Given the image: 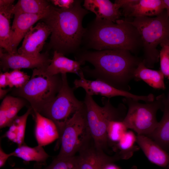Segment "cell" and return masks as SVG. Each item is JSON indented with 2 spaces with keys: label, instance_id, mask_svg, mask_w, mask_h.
I'll use <instances>...</instances> for the list:
<instances>
[{
  "label": "cell",
  "instance_id": "obj_1",
  "mask_svg": "<svg viewBox=\"0 0 169 169\" xmlns=\"http://www.w3.org/2000/svg\"><path fill=\"white\" fill-rule=\"evenodd\" d=\"M124 49L102 50H81L75 60L84 64L87 62L93 66L81 68L85 77L104 81L119 90L128 91L129 83L134 79L135 70L142 60Z\"/></svg>",
  "mask_w": 169,
  "mask_h": 169
},
{
  "label": "cell",
  "instance_id": "obj_2",
  "mask_svg": "<svg viewBox=\"0 0 169 169\" xmlns=\"http://www.w3.org/2000/svg\"><path fill=\"white\" fill-rule=\"evenodd\" d=\"M81 0H76L73 6L67 9L51 4L45 16L41 20L51 31L49 49L65 55L76 54L80 50L85 28L82 26L88 11L81 5Z\"/></svg>",
  "mask_w": 169,
  "mask_h": 169
},
{
  "label": "cell",
  "instance_id": "obj_3",
  "mask_svg": "<svg viewBox=\"0 0 169 169\" xmlns=\"http://www.w3.org/2000/svg\"><path fill=\"white\" fill-rule=\"evenodd\" d=\"M85 29L82 44L88 49H124L132 52L142 47L138 31L126 19L115 23L95 18Z\"/></svg>",
  "mask_w": 169,
  "mask_h": 169
},
{
  "label": "cell",
  "instance_id": "obj_4",
  "mask_svg": "<svg viewBox=\"0 0 169 169\" xmlns=\"http://www.w3.org/2000/svg\"><path fill=\"white\" fill-rule=\"evenodd\" d=\"M83 102L91 137L95 146L104 151L109 144L107 133L109 124L111 121L123 120L127 113L125 105L120 103L115 107L110 99L103 97L102 98L103 106H100L92 96L86 94Z\"/></svg>",
  "mask_w": 169,
  "mask_h": 169
},
{
  "label": "cell",
  "instance_id": "obj_5",
  "mask_svg": "<svg viewBox=\"0 0 169 169\" xmlns=\"http://www.w3.org/2000/svg\"><path fill=\"white\" fill-rule=\"evenodd\" d=\"M128 21L140 36L144 53L142 62L148 68H153L159 60L158 46L169 38V18L166 10L155 17H138Z\"/></svg>",
  "mask_w": 169,
  "mask_h": 169
},
{
  "label": "cell",
  "instance_id": "obj_6",
  "mask_svg": "<svg viewBox=\"0 0 169 169\" xmlns=\"http://www.w3.org/2000/svg\"><path fill=\"white\" fill-rule=\"evenodd\" d=\"M44 68L33 69L29 80L23 87L13 91L15 95L29 103L32 111L39 113L54 99L62 83L61 74L49 75Z\"/></svg>",
  "mask_w": 169,
  "mask_h": 169
},
{
  "label": "cell",
  "instance_id": "obj_7",
  "mask_svg": "<svg viewBox=\"0 0 169 169\" xmlns=\"http://www.w3.org/2000/svg\"><path fill=\"white\" fill-rule=\"evenodd\" d=\"M163 94L159 95L151 102L141 103L131 98L123 99L128 110L123 120L127 129L137 133L148 136L156 128L158 123L156 115L162 107Z\"/></svg>",
  "mask_w": 169,
  "mask_h": 169
},
{
  "label": "cell",
  "instance_id": "obj_8",
  "mask_svg": "<svg viewBox=\"0 0 169 169\" xmlns=\"http://www.w3.org/2000/svg\"><path fill=\"white\" fill-rule=\"evenodd\" d=\"M62 83L59 92L40 113L53 121L59 133L60 140L67 122L75 113L83 107V101L78 99L74 95V89L69 85L66 74H61Z\"/></svg>",
  "mask_w": 169,
  "mask_h": 169
},
{
  "label": "cell",
  "instance_id": "obj_9",
  "mask_svg": "<svg viewBox=\"0 0 169 169\" xmlns=\"http://www.w3.org/2000/svg\"><path fill=\"white\" fill-rule=\"evenodd\" d=\"M91 138L84 104L66 124L56 146V148L60 146V151L56 156L64 158L75 156Z\"/></svg>",
  "mask_w": 169,
  "mask_h": 169
},
{
  "label": "cell",
  "instance_id": "obj_10",
  "mask_svg": "<svg viewBox=\"0 0 169 169\" xmlns=\"http://www.w3.org/2000/svg\"><path fill=\"white\" fill-rule=\"evenodd\" d=\"M78 75L79 78L74 80L73 88L75 90L81 88L85 90L86 94L92 96L93 95H100L110 99L120 96L131 98L137 101H143L145 102L152 101L154 99L152 94L146 95H137L128 91L117 89L100 80H88L86 79L81 70Z\"/></svg>",
  "mask_w": 169,
  "mask_h": 169
},
{
  "label": "cell",
  "instance_id": "obj_11",
  "mask_svg": "<svg viewBox=\"0 0 169 169\" xmlns=\"http://www.w3.org/2000/svg\"><path fill=\"white\" fill-rule=\"evenodd\" d=\"M78 169H103L106 164L120 159L116 154L112 156L98 148L92 138L78 152Z\"/></svg>",
  "mask_w": 169,
  "mask_h": 169
},
{
  "label": "cell",
  "instance_id": "obj_12",
  "mask_svg": "<svg viewBox=\"0 0 169 169\" xmlns=\"http://www.w3.org/2000/svg\"><path fill=\"white\" fill-rule=\"evenodd\" d=\"M125 18L151 17L165 10L163 0H116Z\"/></svg>",
  "mask_w": 169,
  "mask_h": 169
},
{
  "label": "cell",
  "instance_id": "obj_13",
  "mask_svg": "<svg viewBox=\"0 0 169 169\" xmlns=\"http://www.w3.org/2000/svg\"><path fill=\"white\" fill-rule=\"evenodd\" d=\"M0 66L3 71L26 69L45 68L50 63L51 59L47 52L37 57H31L18 54L4 52L0 50Z\"/></svg>",
  "mask_w": 169,
  "mask_h": 169
},
{
  "label": "cell",
  "instance_id": "obj_14",
  "mask_svg": "<svg viewBox=\"0 0 169 169\" xmlns=\"http://www.w3.org/2000/svg\"><path fill=\"white\" fill-rule=\"evenodd\" d=\"M51 34V31L43 22L31 27L26 34L21 46L18 49V54L31 57H37L41 54L46 40Z\"/></svg>",
  "mask_w": 169,
  "mask_h": 169
},
{
  "label": "cell",
  "instance_id": "obj_15",
  "mask_svg": "<svg viewBox=\"0 0 169 169\" xmlns=\"http://www.w3.org/2000/svg\"><path fill=\"white\" fill-rule=\"evenodd\" d=\"M47 12L38 14L22 13L14 14L11 30V47L14 54L18 53V45L30 28L38 21L42 19Z\"/></svg>",
  "mask_w": 169,
  "mask_h": 169
},
{
  "label": "cell",
  "instance_id": "obj_16",
  "mask_svg": "<svg viewBox=\"0 0 169 169\" xmlns=\"http://www.w3.org/2000/svg\"><path fill=\"white\" fill-rule=\"evenodd\" d=\"M31 114L35 122L34 135L38 145L43 146L59 139V133L54 122L37 111Z\"/></svg>",
  "mask_w": 169,
  "mask_h": 169
},
{
  "label": "cell",
  "instance_id": "obj_17",
  "mask_svg": "<svg viewBox=\"0 0 169 169\" xmlns=\"http://www.w3.org/2000/svg\"><path fill=\"white\" fill-rule=\"evenodd\" d=\"M83 6L87 10L94 13L95 18L116 23L122 15L120 6L109 0H84Z\"/></svg>",
  "mask_w": 169,
  "mask_h": 169
},
{
  "label": "cell",
  "instance_id": "obj_18",
  "mask_svg": "<svg viewBox=\"0 0 169 169\" xmlns=\"http://www.w3.org/2000/svg\"><path fill=\"white\" fill-rule=\"evenodd\" d=\"M136 142L151 162L169 168V154L155 141L146 136L137 135Z\"/></svg>",
  "mask_w": 169,
  "mask_h": 169
},
{
  "label": "cell",
  "instance_id": "obj_19",
  "mask_svg": "<svg viewBox=\"0 0 169 169\" xmlns=\"http://www.w3.org/2000/svg\"><path fill=\"white\" fill-rule=\"evenodd\" d=\"M84 64L65 57L63 54L54 51L50 64L44 68L45 72L50 75L72 73L78 75Z\"/></svg>",
  "mask_w": 169,
  "mask_h": 169
},
{
  "label": "cell",
  "instance_id": "obj_20",
  "mask_svg": "<svg viewBox=\"0 0 169 169\" xmlns=\"http://www.w3.org/2000/svg\"><path fill=\"white\" fill-rule=\"evenodd\" d=\"M27 101L19 97L7 95L0 106V128L9 127L18 116L19 111L27 104Z\"/></svg>",
  "mask_w": 169,
  "mask_h": 169
},
{
  "label": "cell",
  "instance_id": "obj_21",
  "mask_svg": "<svg viewBox=\"0 0 169 169\" xmlns=\"http://www.w3.org/2000/svg\"><path fill=\"white\" fill-rule=\"evenodd\" d=\"M162 103V118L155 129L147 136L167 152L169 151V102L164 94Z\"/></svg>",
  "mask_w": 169,
  "mask_h": 169
},
{
  "label": "cell",
  "instance_id": "obj_22",
  "mask_svg": "<svg viewBox=\"0 0 169 169\" xmlns=\"http://www.w3.org/2000/svg\"><path fill=\"white\" fill-rule=\"evenodd\" d=\"M14 5L0 6V46L6 52L13 53L11 47L10 19Z\"/></svg>",
  "mask_w": 169,
  "mask_h": 169
},
{
  "label": "cell",
  "instance_id": "obj_23",
  "mask_svg": "<svg viewBox=\"0 0 169 169\" xmlns=\"http://www.w3.org/2000/svg\"><path fill=\"white\" fill-rule=\"evenodd\" d=\"M164 75L161 70H156L147 67L142 62H140L135 70L134 79L142 80L154 88L164 90L166 88Z\"/></svg>",
  "mask_w": 169,
  "mask_h": 169
},
{
  "label": "cell",
  "instance_id": "obj_24",
  "mask_svg": "<svg viewBox=\"0 0 169 169\" xmlns=\"http://www.w3.org/2000/svg\"><path fill=\"white\" fill-rule=\"evenodd\" d=\"M32 108L29 106L25 113L18 116L12 122L8 130L5 134L9 140L16 143L18 146L24 144V140L27 121L28 116L31 114Z\"/></svg>",
  "mask_w": 169,
  "mask_h": 169
},
{
  "label": "cell",
  "instance_id": "obj_25",
  "mask_svg": "<svg viewBox=\"0 0 169 169\" xmlns=\"http://www.w3.org/2000/svg\"><path fill=\"white\" fill-rule=\"evenodd\" d=\"M11 153L12 156L20 158L26 162L35 161L43 165L49 157L43 146L38 145L32 147L28 146L25 143L18 146Z\"/></svg>",
  "mask_w": 169,
  "mask_h": 169
},
{
  "label": "cell",
  "instance_id": "obj_26",
  "mask_svg": "<svg viewBox=\"0 0 169 169\" xmlns=\"http://www.w3.org/2000/svg\"><path fill=\"white\" fill-rule=\"evenodd\" d=\"M45 0H19L14 5L13 14L22 13L38 14L46 13L51 4Z\"/></svg>",
  "mask_w": 169,
  "mask_h": 169
},
{
  "label": "cell",
  "instance_id": "obj_27",
  "mask_svg": "<svg viewBox=\"0 0 169 169\" xmlns=\"http://www.w3.org/2000/svg\"><path fill=\"white\" fill-rule=\"evenodd\" d=\"M136 136L131 131H126L115 145L119 150L116 154L120 159H127L133 155L134 153L138 150L135 145Z\"/></svg>",
  "mask_w": 169,
  "mask_h": 169
},
{
  "label": "cell",
  "instance_id": "obj_28",
  "mask_svg": "<svg viewBox=\"0 0 169 169\" xmlns=\"http://www.w3.org/2000/svg\"><path fill=\"white\" fill-rule=\"evenodd\" d=\"M43 165L37 163L33 169H78L77 156L64 158L56 156L49 166L42 168Z\"/></svg>",
  "mask_w": 169,
  "mask_h": 169
},
{
  "label": "cell",
  "instance_id": "obj_29",
  "mask_svg": "<svg viewBox=\"0 0 169 169\" xmlns=\"http://www.w3.org/2000/svg\"><path fill=\"white\" fill-rule=\"evenodd\" d=\"M127 129L123 121L113 120L110 122L107 131L109 144L113 143L115 146Z\"/></svg>",
  "mask_w": 169,
  "mask_h": 169
},
{
  "label": "cell",
  "instance_id": "obj_30",
  "mask_svg": "<svg viewBox=\"0 0 169 169\" xmlns=\"http://www.w3.org/2000/svg\"><path fill=\"white\" fill-rule=\"evenodd\" d=\"M8 85L10 88L15 87L16 89L23 87L29 80L30 77L20 69H13L9 72H5Z\"/></svg>",
  "mask_w": 169,
  "mask_h": 169
},
{
  "label": "cell",
  "instance_id": "obj_31",
  "mask_svg": "<svg viewBox=\"0 0 169 169\" xmlns=\"http://www.w3.org/2000/svg\"><path fill=\"white\" fill-rule=\"evenodd\" d=\"M160 46L161 47L159 54L160 70L164 76L169 79V51L165 46Z\"/></svg>",
  "mask_w": 169,
  "mask_h": 169
},
{
  "label": "cell",
  "instance_id": "obj_32",
  "mask_svg": "<svg viewBox=\"0 0 169 169\" xmlns=\"http://www.w3.org/2000/svg\"><path fill=\"white\" fill-rule=\"evenodd\" d=\"M50 1L54 6H58L60 8L64 9L70 8L75 2L74 0H52Z\"/></svg>",
  "mask_w": 169,
  "mask_h": 169
},
{
  "label": "cell",
  "instance_id": "obj_33",
  "mask_svg": "<svg viewBox=\"0 0 169 169\" xmlns=\"http://www.w3.org/2000/svg\"><path fill=\"white\" fill-rule=\"evenodd\" d=\"M12 156L11 153L7 154L3 149L1 146H0V167H3L5 164L8 159Z\"/></svg>",
  "mask_w": 169,
  "mask_h": 169
},
{
  "label": "cell",
  "instance_id": "obj_34",
  "mask_svg": "<svg viewBox=\"0 0 169 169\" xmlns=\"http://www.w3.org/2000/svg\"><path fill=\"white\" fill-rule=\"evenodd\" d=\"M8 86L7 79L5 72L0 74V88H4Z\"/></svg>",
  "mask_w": 169,
  "mask_h": 169
},
{
  "label": "cell",
  "instance_id": "obj_35",
  "mask_svg": "<svg viewBox=\"0 0 169 169\" xmlns=\"http://www.w3.org/2000/svg\"><path fill=\"white\" fill-rule=\"evenodd\" d=\"M13 0H0V6H8L13 4Z\"/></svg>",
  "mask_w": 169,
  "mask_h": 169
},
{
  "label": "cell",
  "instance_id": "obj_36",
  "mask_svg": "<svg viewBox=\"0 0 169 169\" xmlns=\"http://www.w3.org/2000/svg\"><path fill=\"white\" fill-rule=\"evenodd\" d=\"M103 169H120V168L114 163H110L105 165Z\"/></svg>",
  "mask_w": 169,
  "mask_h": 169
},
{
  "label": "cell",
  "instance_id": "obj_37",
  "mask_svg": "<svg viewBox=\"0 0 169 169\" xmlns=\"http://www.w3.org/2000/svg\"><path fill=\"white\" fill-rule=\"evenodd\" d=\"M9 89H3L2 88H0V99H2L8 92L9 91Z\"/></svg>",
  "mask_w": 169,
  "mask_h": 169
},
{
  "label": "cell",
  "instance_id": "obj_38",
  "mask_svg": "<svg viewBox=\"0 0 169 169\" xmlns=\"http://www.w3.org/2000/svg\"><path fill=\"white\" fill-rule=\"evenodd\" d=\"M164 3L165 9L167 16L169 18V0H163Z\"/></svg>",
  "mask_w": 169,
  "mask_h": 169
},
{
  "label": "cell",
  "instance_id": "obj_39",
  "mask_svg": "<svg viewBox=\"0 0 169 169\" xmlns=\"http://www.w3.org/2000/svg\"><path fill=\"white\" fill-rule=\"evenodd\" d=\"M164 45L166 47L169 51V38L160 44V45Z\"/></svg>",
  "mask_w": 169,
  "mask_h": 169
},
{
  "label": "cell",
  "instance_id": "obj_40",
  "mask_svg": "<svg viewBox=\"0 0 169 169\" xmlns=\"http://www.w3.org/2000/svg\"><path fill=\"white\" fill-rule=\"evenodd\" d=\"M14 169H25V168H15Z\"/></svg>",
  "mask_w": 169,
  "mask_h": 169
},
{
  "label": "cell",
  "instance_id": "obj_41",
  "mask_svg": "<svg viewBox=\"0 0 169 169\" xmlns=\"http://www.w3.org/2000/svg\"><path fill=\"white\" fill-rule=\"evenodd\" d=\"M168 101H169V99H168Z\"/></svg>",
  "mask_w": 169,
  "mask_h": 169
}]
</instances>
